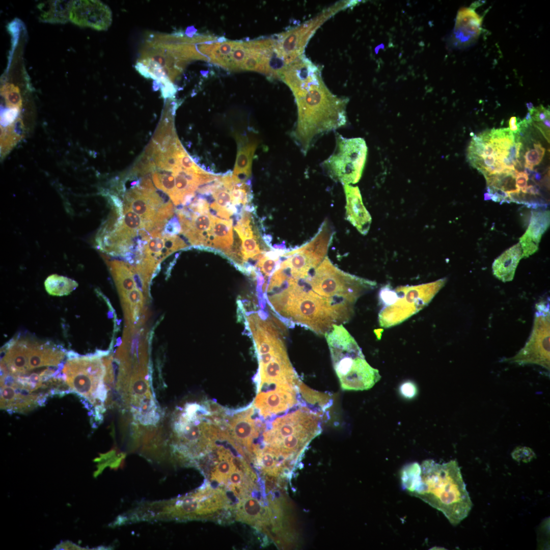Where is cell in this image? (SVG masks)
Here are the masks:
<instances>
[{"instance_id": "cell-1", "label": "cell", "mask_w": 550, "mask_h": 550, "mask_svg": "<svg viewBox=\"0 0 550 550\" xmlns=\"http://www.w3.org/2000/svg\"><path fill=\"white\" fill-rule=\"evenodd\" d=\"M400 480L406 492L442 512L453 526L466 518L472 508L455 460L440 464L427 459L421 465L418 462L407 464L401 470Z\"/></svg>"}, {"instance_id": "cell-2", "label": "cell", "mask_w": 550, "mask_h": 550, "mask_svg": "<svg viewBox=\"0 0 550 550\" xmlns=\"http://www.w3.org/2000/svg\"><path fill=\"white\" fill-rule=\"evenodd\" d=\"M291 90L297 106V119L292 135L306 154L319 137L345 125L348 100L328 89L321 70L306 77Z\"/></svg>"}, {"instance_id": "cell-3", "label": "cell", "mask_w": 550, "mask_h": 550, "mask_svg": "<svg viewBox=\"0 0 550 550\" xmlns=\"http://www.w3.org/2000/svg\"><path fill=\"white\" fill-rule=\"evenodd\" d=\"M266 316L255 313L246 321L259 363L257 393L279 390L298 392L300 381L289 360L282 334Z\"/></svg>"}, {"instance_id": "cell-4", "label": "cell", "mask_w": 550, "mask_h": 550, "mask_svg": "<svg viewBox=\"0 0 550 550\" xmlns=\"http://www.w3.org/2000/svg\"><path fill=\"white\" fill-rule=\"evenodd\" d=\"M66 352L63 347L50 342L17 337L8 342L1 351V373L15 378L39 375L43 382L61 371Z\"/></svg>"}, {"instance_id": "cell-5", "label": "cell", "mask_w": 550, "mask_h": 550, "mask_svg": "<svg viewBox=\"0 0 550 550\" xmlns=\"http://www.w3.org/2000/svg\"><path fill=\"white\" fill-rule=\"evenodd\" d=\"M324 336L343 390H368L379 380L378 370L367 362L356 341L342 324L334 325Z\"/></svg>"}, {"instance_id": "cell-6", "label": "cell", "mask_w": 550, "mask_h": 550, "mask_svg": "<svg viewBox=\"0 0 550 550\" xmlns=\"http://www.w3.org/2000/svg\"><path fill=\"white\" fill-rule=\"evenodd\" d=\"M516 141L509 128H492L474 135L467 150L471 166L483 175L510 173L519 164L512 157L510 150Z\"/></svg>"}, {"instance_id": "cell-7", "label": "cell", "mask_w": 550, "mask_h": 550, "mask_svg": "<svg viewBox=\"0 0 550 550\" xmlns=\"http://www.w3.org/2000/svg\"><path fill=\"white\" fill-rule=\"evenodd\" d=\"M447 282L444 278L416 286H401L394 289L389 285L381 288L379 301L383 305L378 315L380 326L397 325L426 306Z\"/></svg>"}, {"instance_id": "cell-8", "label": "cell", "mask_w": 550, "mask_h": 550, "mask_svg": "<svg viewBox=\"0 0 550 550\" xmlns=\"http://www.w3.org/2000/svg\"><path fill=\"white\" fill-rule=\"evenodd\" d=\"M62 380L66 381L72 392L82 396L90 403L96 400L104 405L107 389L104 383L106 369L100 355L80 356L79 354L67 358L62 370Z\"/></svg>"}, {"instance_id": "cell-9", "label": "cell", "mask_w": 550, "mask_h": 550, "mask_svg": "<svg viewBox=\"0 0 550 550\" xmlns=\"http://www.w3.org/2000/svg\"><path fill=\"white\" fill-rule=\"evenodd\" d=\"M333 154L322 163L330 177L343 185L355 184L360 179L365 163L367 147L360 138L347 139L337 133Z\"/></svg>"}, {"instance_id": "cell-10", "label": "cell", "mask_w": 550, "mask_h": 550, "mask_svg": "<svg viewBox=\"0 0 550 550\" xmlns=\"http://www.w3.org/2000/svg\"><path fill=\"white\" fill-rule=\"evenodd\" d=\"M532 331L525 346L508 361L519 365L537 364L549 370V309L547 302L536 305Z\"/></svg>"}, {"instance_id": "cell-11", "label": "cell", "mask_w": 550, "mask_h": 550, "mask_svg": "<svg viewBox=\"0 0 550 550\" xmlns=\"http://www.w3.org/2000/svg\"><path fill=\"white\" fill-rule=\"evenodd\" d=\"M353 6L352 1L337 3L316 17L283 34L278 51L288 63L293 62L303 55L309 40L323 22L339 11Z\"/></svg>"}, {"instance_id": "cell-12", "label": "cell", "mask_w": 550, "mask_h": 550, "mask_svg": "<svg viewBox=\"0 0 550 550\" xmlns=\"http://www.w3.org/2000/svg\"><path fill=\"white\" fill-rule=\"evenodd\" d=\"M70 20L80 26L106 30L112 21V13L106 5L99 1H73Z\"/></svg>"}, {"instance_id": "cell-13", "label": "cell", "mask_w": 550, "mask_h": 550, "mask_svg": "<svg viewBox=\"0 0 550 550\" xmlns=\"http://www.w3.org/2000/svg\"><path fill=\"white\" fill-rule=\"evenodd\" d=\"M482 17L471 8H462L457 13L454 29L449 38V46L462 49L477 40L482 31Z\"/></svg>"}, {"instance_id": "cell-14", "label": "cell", "mask_w": 550, "mask_h": 550, "mask_svg": "<svg viewBox=\"0 0 550 550\" xmlns=\"http://www.w3.org/2000/svg\"><path fill=\"white\" fill-rule=\"evenodd\" d=\"M346 197V217L358 231L366 235L371 224V217L365 207L358 186L343 185Z\"/></svg>"}, {"instance_id": "cell-15", "label": "cell", "mask_w": 550, "mask_h": 550, "mask_svg": "<svg viewBox=\"0 0 550 550\" xmlns=\"http://www.w3.org/2000/svg\"><path fill=\"white\" fill-rule=\"evenodd\" d=\"M549 225V211H532L528 227L519 238L522 258L528 257L538 250L541 238Z\"/></svg>"}, {"instance_id": "cell-16", "label": "cell", "mask_w": 550, "mask_h": 550, "mask_svg": "<svg viewBox=\"0 0 550 550\" xmlns=\"http://www.w3.org/2000/svg\"><path fill=\"white\" fill-rule=\"evenodd\" d=\"M238 151L233 175L236 183H243L251 176L253 156L256 148L255 141L243 136H236Z\"/></svg>"}, {"instance_id": "cell-17", "label": "cell", "mask_w": 550, "mask_h": 550, "mask_svg": "<svg viewBox=\"0 0 550 550\" xmlns=\"http://www.w3.org/2000/svg\"><path fill=\"white\" fill-rule=\"evenodd\" d=\"M521 258L522 250L518 243L506 250L495 259L492 266L494 276L504 282L512 281Z\"/></svg>"}, {"instance_id": "cell-18", "label": "cell", "mask_w": 550, "mask_h": 550, "mask_svg": "<svg viewBox=\"0 0 550 550\" xmlns=\"http://www.w3.org/2000/svg\"><path fill=\"white\" fill-rule=\"evenodd\" d=\"M236 511L237 519L253 525L264 524L271 515L268 509L252 497L242 499L237 506Z\"/></svg>"}, {"instance_id": "cell-19", "label": "cell", "mask_w": 550, "mask_h": 550, "mask_svg": "<svg viewBox=\"0 0 550 550\" xmlns=\"http://www.w3.org/2000/svg\"><path fill=\"white\" fill-rule=\"evenodd\" d=\"M73 1H50L39 5L41 21L54 23H64L70 20Z\"/></svg>"}, {"instance_id": "cell-20", "label": "cell", "mask_w": 550, "mask_h": 550, "mask_svg": "<svg viewBox=\"0 0 550 550\" xmlns=\"http://www.w3.org/2000/svg\"><path fill=\"white\" fill-rule=\"evenodd\" d=\"M212 246L224 250L228 255L233 244L232 220L222 219L214 217L211 229Z\"/></svg>"}, {"instance_id": "cell-21", "label": "cell", "mask_w": 550, "mask_h": 550, "mask_svg": "<svg viewBox=\"0 0 550 550\" xmlns=\"http://www.w3.org/2000/svg\"><path fill=\"white\" fill-rule=\"evenodd\" d=\"M108 264L120 297L137 287L129 264L119 261H111Z\"/></svg>"}, {"instance_id": "cell-22", "label": "cell", "mask_w": 550, "mask_h": 550, "mask_svg": "<svg viewBox=\"0 0 550 550\" xmlns=\"http://www.w3.org/2000/svg\"><path fill=\"white\" fill-rule=\"evenodd\" d=\"M218 461L212 473V479L220 483H226L232 471L236 468L230 452L221 447L217 449Z\"/></svg>"}, {"instance_id": "cell-23", "label": "cell", "mask_w": 550, "mask_h": 550, "mask_svg": "<svg viewBox=\"0 0 550 550\" xmlns=\"http://www.w3.org/2000/svg\"><path fill=\"white\" fill-rule=\"evenodd\" d=\"M44 285L46 291L49 294L57 296L67 295L78 286V284L75 281L57 274L48 277Z\"/></svg>"}, {"instance_id": "cell-24", "label": "cell", "mask_w": 550, "mask_h": 550, "mask_svg": "<svg viewBox=\"0 0 550 550\" xmlns=\"http://www.w3.org/2000/svg\"><path fill=\"white\" fill-rule=\"evenodd\" d=\"M1 95L7 108L21 110L22 100L19 88L13 84L7 83L1 88Z\"/></svg>"}, {"instance_id": "cell-25", "label": "cell", "mask_w": 550, "mask_h": 550, "mask_svg": "<svg viewBox=\"0 0 550 550\" xmlns=\"http://www.w3.org/2000/svg\"><path fill=\"white\" fill-rule=\"evenodd\" d=\"M152 179L158 188L167 193L170 198L173 195L175 191V180L172 171L161 173L155 171L152 174Z\"/></svg>"}, {"instance_id": "cell-26", "label": "cell", "mask_w": 550, "mask_h": 550, "mask_svg": "<svg viewBox=\"0 0 550 550\" xmlns=\"http://www.w3.org/2000/svg\"><path fill=\"white\" fill-rule=\"evenodd\" d=\"M242 254L244 264L248 259L252 258L254 256L264 252H261L258 244L256 240L255 236L253 237L245 238L242 240Z\"/></svg>"}, {"instance_id": "cell-27", "label": "cell", "mask_w": 550, "mask_h": 550, "mask_svg": "<svg viewBox=\"0 0 550 550\" xmlns=\"http://www.w3.org/2000/svg\"><path fill=\"white\" fill-rule=\"evenodd\" d=\"M280 261V258L273 259L265 256L264 257L258 261L256 266L265 274V276L269 277L274 271Z\"/></svg>"}, {"instance_id": "cell-28", "label": "cell", "mask_w": 550, "mask_h": 550, "mask_svg": "<svg viewBox=\"0 0 550 550\" xmlns=\"http://www.w3.org/2000/svg\"><path fill=\"white\" fill-rule=\"evenodd\" d=\"M525 158V167L533 170L534 167L539 164L543 157L535 149H531L528 150L526 152Z\"/></svg>"}, {"instance_id": "cell-29", "label": "cell", "mask_w": 550, "mask_h": 550, "mask_svg": "<svg viewBox=\"0 0 550 550\" xmlns=\"http://www.w3.org/2000/svg\"><path fill=\"white\" fill-rule=\"evenodd\" d=\"M243 480V474L236 467L230 474L228 482L229 483L231 487H232L234 490H235L236 488L240 487Z\"/></svg>"}, {"instance_id": "cell-30", "label": "cell", "mask_w": 550, "mask_h": 550, "mask_svg": "<svg viewBox=\"0 0 550 550\" xmlns=\"http://www.w3.org/2000/svg\"><path fill=\"white\" fill-rule=\"evenodd\" d=\"M530 113L532 120L538 122H542L547 118H549V109L544 107L542 105L535 107L534 110Z\"/></svg>"}, {"instance_id": "cell-31", "label": "cell", "mask_w": 550, "mask_h": 550, "mask_svg": "<svg viewBox=\"0 0 550 550\" xmlns=\"http://www.w3.org/2000/svg\"><path fill=\"white\" fill-rule=\"evenodd\" d=\"M528 176L524 172H518L515 177L516 186L518 189L526 194L528 187Z\"/></svg>"}, {"instance_id": "cell-32", "label": "cell", "mask_w": 550, "mask_h": 550, "mask_svg": "<svg viewBox=\"0 0 550 550\" xmlns=\"http://www.w3.org/2000/svg\"><path fill=\"white\" fill-rule=\"evenodd\" d=\"M401 392L406 397L411 398L416 394V388L412 383L408 382L403 384L400 388Z\"/></svg>"}, {"instance_id": "cell-33", "label": "cell", "mask_w": 550, "mask_h": 550, "mask_svg": "<svg viewBox=\"0 0 550 550\" xmlns=\"http://www.w3.org/2000/svg\"><path fill=\"white\" fill-rule=\"evenodd\" d=\"M517 123V118L516 117H512L509 120V129L513 132L514 134H516L519 130V126Z\"/></svg>"}, {"instance_id": "cell-34", "label": "cell", "mask_w": 550, "mask_h": 550, "mask_svg": "<svg viewBox=\"0 0 550 550\" xmlns=\"http://www.w3.org/2000/svg\"><path fill=\"white\" fill-rule=\"evenodd\" d=\"M534 147L535 149L542 157H543L545 153V149L539 143L534 144Z\"/></svg>"}, {"instance_id": "cell-35", "label": "cell", "mask_w": 550, "mask_h": 550, "mask_svg": "<svg viewBox=\"0 0 550 550\" xmlns=\"http://www.w3.org/2000/svg\"><path fill=\"white\" fill-rule=\"evenodd\" d=\"M526 106L529 113H531L534 109V106L531 102H528L526 103Z\"/></svg>"}]
</instances>
